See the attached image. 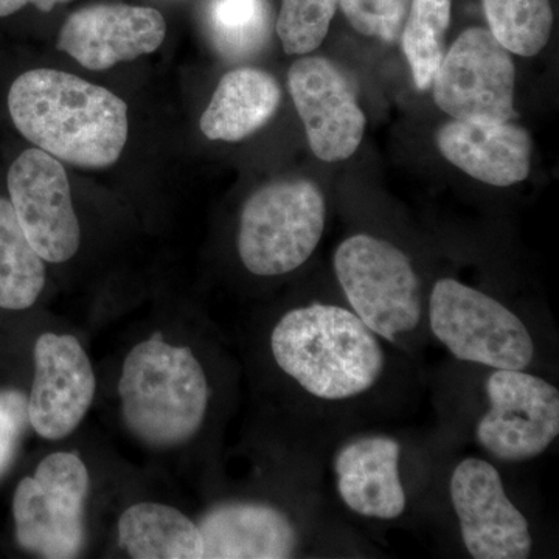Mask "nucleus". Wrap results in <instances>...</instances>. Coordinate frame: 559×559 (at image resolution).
I'll return each instance as SVG.
<instances>
[{"instance_id":"nucleus-25","label":"nucleus","mask_w":559,"mask_h":559,"mask_svg":"<svg viewBox=\"0 0 559 559\" xmlns=\"http://www.w3.org/2000/svg\"><path fill=\"white\" fill-rule=\"evenodd\" d=\"M412 0H340L349 25L370 38L395 43L403 32Z\"/></svg>"},{"instance_id":"nucleus-16","label":"nucleus","mask_w":559,"mask_h":559,"mask_svg":"<svg viewBox=\"0 0 559 559\" xmlns=\"http://www.w3.org/2000/svg\"><path fill=\"white\" fill-rule=\"evenodd\" d=\"M441 156L471 178L511 187L528 178L532 139L524 128L452 119L437 132Z\"/></svg>"},{"instance_id":"nucleus-3","label":"nucleus","mask_w":559,"mask_h":559,"mask_svg":"<svg viewBox=\"0 0 559 559\" xmlns=\"http://www.w3.org/2000/svg\"><path fill=\"white\" fill-rule=\"evenodd\" d=\"M119 395L128 429L154 448L193 439L210 403L207 374L200 360L189 347L168 344L160 333L128 353Z\"/></svg>"},{"instance_id":"nucleus-6","label":"nucleus","mask_w":559,"mask_h":559,"mask_svg":"<svg viewBox=\"0 0 559 559\" xmlns=\"http://www.w3.org/2000/svg\"><path fill=\"white\" fill-rule=\"evenodd\" d=\"M325 224V198L314 182L267 183L241 210L238 255L246 270L259 277L289 274L311 259Z\"/></svg>"},{"instance_id":"nucleus-12","label":"nucleus","mask_w":559,"mask_h":559,"mask_svg":"<svg viewBox=\"0 0 559 559\" xmlns=\"http://www.w3.org/2000/svg\"><path fill=\"white\" fill-rule=\"evenodd\" d=\"M288 87L314 156L323 162L352 157L367 119L342 70L326 58L305 55L290 66Z\"/></svg>"},{"instance_id":"nucleus-20","label":"nucleus","mask_w":559,"mask_h":559,"mask_svg":"<svg viewBox=\"0 0 559 559\" xmlns=\"http://www.w3.org/2000/svg\"><path fill=\"white\" fill-rule=\"evenodd\" d=\"M46 285V266L25 237L13 205L0 198V308L33 307Z\"/></svg>"},{"instance_id":"nucleus-17","label":"nucleus","mask_w":559,"mask_h":559,"mask_svg":"<svg viewBox=\"0 0 559 559\" xmlns=\"http://www.w3.org/2000/svg\"><path fill=\"white\" fill-rule=\"evenodd\" d=\"M198 527L202 559H285L300 544L288 514L267 503H224L209 511Z\"/></svg>"},{"instance_id":"nucleus-15","label":"nucleus","mask_w":559,"mask_h":559,"mask_svg":"<svg viewBox=\"0 0 559 559\" xmlns=\"http://www.w3.org/2000/svg\"><path fill=\"white\" fill-rule=\"evenodd\" d=\"M403 448L395 437L367 433L345 441L333 459L337 496L352 513L395 521L407 510L401 477Z\"/></svg>"},{"instance_id":"nucleus-21","label":"nucleus","mask_w":559,"mask_h":559,"mask_svg":"<svg viewBox=\"0 0 559 559\" xmlns=\"http://www.w3.org/2000/svg\"><path fill=\"white\" fill-rule=\"evenodd\" d=\"M452 0H412L401 32V46L409 62L415 86L432 87L444 53V38L451 24Z\"/></svg>"},{"instance_id":"nucleus-11","label":"nucleus","mask_w":559,"mask_h":559,"mask_svg":"<svg viewBox=\"0 0 559 559\" xmlns=\"http://www.w3.org/2000/svg\"><path fill=\"white\" fill-rule=\"evenodd\" d=\"M7 182L16 218L40 259L55 264L72 259L81 231L61 162L39 148L24 151Z\"/></svg>"},{"instance_id":"nucleus-23","label":"nucleus","mask_w":559,"mask_h":559,"mask_svg":"<svg viewBox=\"0 0 559 559\" xmlns=\"http://www.w3.org/2000/svg\"><path fill=\"white\" fill-rule=\"evenodd\" d=\"M209 22L221 53L248 57L266 40L270 10L266 0H212Z\"/></svg>"},{"instance_id":"nucleus-2","label":"nucleus","mask_w":559,"mask_h":559,"mask_svg":"<svg viewBox=\"0 0 559 559\" xmlns=\"http://www.w3.org/2000/svg\"><path fill=\"white\" fill-rule=\"evenodd\" d=\"M11 120L36 148L73 167L116 164L128 140V106L106 87L53 69H33L11 84Z\"/></svg>"},{"instance_id":"nucleus-10","label":"nucleus","mask_w":559,"mask_h":559,"mask_svg":"<svg viewBox=\"0 0 559 559\" xmlns=\"http://www.w3.org/2000/svg\"><path fill=\"white\" fill-rule=\"evenodd\" d=\"M450 498L471 558L525 559L532 555L527 516L510 499L491 462L474 455L460 460L452 469Z\"/></svg>"},{"instance_id":"nucleus-1","label":"nucleus","mask_w":559,"mask_h":559,"mask_svg":"<svg viewBox=\"0 0 559 559\" xmlns=\"http://www.w3.org/2000/svg\"><path fill=\"white\" fill-rule=\"evenodd\" d=\"M348 307L301 305L282 316L271 331L270 348L278 370L319 404H352L381 384L388 353Z\"/></svg>"},{"instance_id":"nucleus-22","label":"nucleus","mask_w":559,"mask_h":559,"mask_svg":"<svg viewBox=\"0 0 559 559\" xmlns=\"http://www.w3.org/2000/svg\"><path fill=\"white\" fill-rule=\"evenodd\" d=\"M489 32L510 53L535 57L554 27L550 0H484Z\"/></svg>"},{"instance_id":"nucleus-18","label":"nucleus","mask_w":559,"mask_h":559,"mask_svg":"<svg viewBox=\"0 0 559 559\" xmlns=\"http://www.w3.org/2000/svg\"><path fill=\"white\" fill-rule=\"evenodd\" d=\"M280 102L282 91L271 73L253 68L230 70L202 114V134L210 140L240 142L275 116Z\"/></svg>"},{"instance_id":"nucleus-19","label":"nucleus","mask_w":559,"mask_h":559,"mask_svg":"<svg viewBox=\"0 0 559 559\" xmlns=\"http://www.w3.org/2000/svg\"><path fill=\"white\" fill-rule=\"evenodd\" d=\"M119 544L135 559H202L200 527L165 503L140 502L124 510Z\"/></svg>"},{"instance_id":"nucleus-27","label":"nucleus","mask_w":559,"mask_h":559,"mask_svg":"<svg viewBox=\"0 0 559 559\" xmlns=\"http://www.w3.org/2000/svg\"><path fill=\"white\" fill-rule=\"evenodd\" d=\"M69 2V0H0V17L11 16L17 11L24 9L25 5H35L40 11L53 10L58 3Z\"/></svg>"},{"instance_id":"nucleus-26","label":"nucleus","mask_w":559,"mask_h":559,"mask_svg":"<svg viewBox=\"0 0 559 559\" xmlns=\"http://www.w3.org/2000/svg\"><path fill=\"white\" fill-rule=\"evenodd\" d=\"M28 423L27 399L17 390L0 392V476L9 469Z\"/></svg>"},{"instance_id":"nucleus-4","label":"nucleus","mask_w":559,"mask_h":559,"mask_svg":"<svg viewBox=\"0 0 559 559\" xmlns=\"http://www.w3.org/2000/svg\"><path fill=\"white\" fill-rule=\"evenodd\" d=\"M333 266L349 310L382 341L409 348L426 322L421 282L409 257L384 238L356 234L337 246Z\"/></svg>"},{"instance_id":"nucleus-14","label":"nucleus","mask_w":559,"mask_h":559,"mask_svg":"<svg viewBox=\"0 0 559 559\" xmlns=\"http://www.w3.org/2000/svg\"><path fill=\"white\" fill-rule=\"evenodd\" d=\"M167 35V22L150 7L100 3L75 11L62 25L57 49L83 68L106 70L153 53Z\"/></svg>"},{"instance_id":"nucleus-24","label":"nucleus","mask_w":559,"mask_h":559,"mask_svg":"<svg viewBox=\"0 0 559 559\" xmlns=\"http://www.w3.org/2000/svg\"><path fill=\"white\" fill-rule=\"evenodd\" d=\"M340 0H282L277 35L288 55L318 50L330 32Z\"/></svg>"},{"instance_id":"nucleus-8","label":"nucleus","mask_w":559,"mask_h":559,"mask_svg":"<svg viewBox=\"0 0 559 559\" xmlns=\"http://www.w3.org/2000/svg\"><path fill=\"white\" fill-rule=\"evenodd\" d=\"M487 409L474 437L480 450L502 463L540 457L559 436L557 385L528 370H491L484 384Z\"/></svg>"},{"instance_id":"nucleus-9","label":"nucleus","mask_w":559,"mask_h":559,"mask_svg":"<svg viewBox=\"0 0 559 559\" xmlns=\"http://www.w3.org/2000/svg\"><path fill=\"white\" fill-rule=\"evenodd\" d=\"M516 69L506 47L485 28H468L444 53L433 100L455 120L507 123L514 109Z\"/></svg>"},{"instance_id":"nucleus-7","label":"nucleus","mask_w":559,"mask_h":559,"mask_svg":"<svg viewBox=\"0 0 559 559\" xmlns=\"http://www.w3.org/2000/svg\"><path fill=\"white\" fill-rule=\"evenodd\" d=\"M90 473L79 455L55 452L17 485L14 527L22 549L47 559L76 558L86 539Z\"/></svg>"},{"instance_id":"nucleus-5","label":"nucleus","mask_w":559,"mask_h":559,"mask_svg":"<svg viewBox=\"0 0 559 559\" xmlns=\"http://www.w3.org/2000/svg\"><path fill=\"white\" fill-rule=\"evenodd\" d=\"M426 323L460 362L489 370H528L535 362L536 342L527 323L496 297L460 280L433 283Z\"/></svg>"},{"instance_id":"nucleus-13","label":"nucleus","mask_w":559,"mask_h":559,"mask_svg":"<svg viewBox=\"0 0 559 559\" xmlns=\"http://www.w3.org/2000/svg\"><path fill=\"white\" fill-rule=\"evenodd\" d=\"M33 355L28 423L43 439H66L79 428L94 401L97 380L90 356L76 337L55 333L40 334Z\"/></svg>"}]
</instances>
